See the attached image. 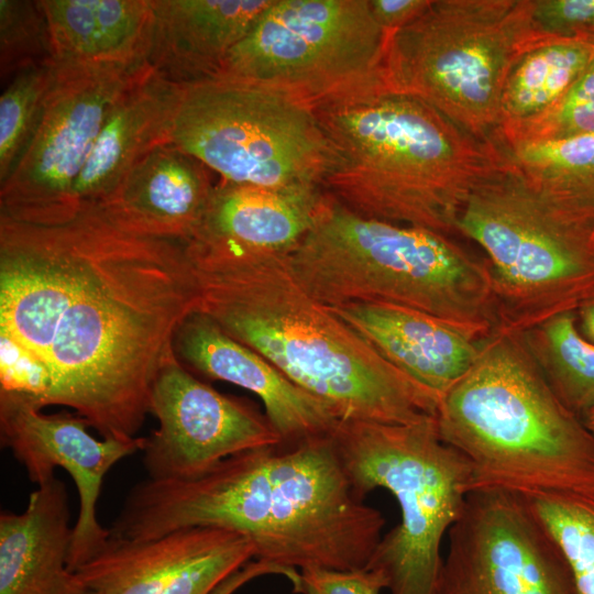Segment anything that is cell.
<instances>
[{
  "instance_id": "14",
  "label": "cell",
  "mask_w": 594,
  "mask_h": 594,
  "mask_svg": "<svg viewBox=\"0 0 594 594\" xmlns=\"http://www.w3.org/2000/svg\"><path fill=\"white\" fill-rule=\"evenodd\" d=\"M150 414L158 427L141 452L153 480L193 477L234 454L283 442L265 415L199 381L176 353L155 380Z\"/></svg>"
},
{
  "instance_id": "4",
  "label": "cell",
  "mask_w": 594,
  "mask_h": 594,
  "mask_svg": "<svg viewBox=\"0 0 594 594\" xmlns=\"http://www.w3.org/2000/svg\"><path fill=\"white\" fill-rule=\"evenodd\" d=\"M327 145L322 189L366 218L457 232L473 190L506 163L482 140L386 82L312 106Z\"/></svg>"
},
{
  "instance_id": "29",
  "label": "cell",
  "mask_w": 594,
  "mask_h": 594,
  "mask_svg": "<svg viewBox=\"0 0 594 594\" xmlns=\"http://www.w3.org/2000/svg\"><path fill=\"white\" fill-rule=\"evenodd\" d=\"M54 61L13 76L0 98V184L12 173L37 125Z\"/></svg>"
},
{
  "instance_id": "18",
  "label": "cell",
  "mask_w": 594,
  "mask_h": 594,
  "mask_svg": "<svg viewBox=\"0 0 594 594\" xmlns=\"http://www.w3.org/2000/svg\"><path fill=\"white\" fill-rule=\"evenodd\" d=\"M329 308L392 365L439 397L472 367L492 333L384 302Z\"/></svg>"
},
{
  "instance_id": "22",
  "label": "cell",
  "mask_w": 594,
  "mask_h": 594,
  "mask_svg": "<svg viewBox=\"0 0 594 594\" xmlns=\"http://www.w3.org/2000/svg\"><path fill=\"white\" fill-rule=\"evenodd\" d=\"M273 0H151L147 62L178 84L215 77Z\"/></svg>"
},
{
  "instance_id": "38",
  "label": "cell",
  "mask_w": 594,
  "mask_h": 594,
  "mask_svg": "<svg viewBox=\"0 0 594 594\" xmlns=\"http://www.w3.org/2000/svg\"><path fill=\"white\" fill-rule=\"evenodd\" d=\"M583 420L585 425L594 432V410L591 411Z\"/></svg>"
},
{
  "instance_id": "27",
  "label": "cell",
  "mask_w": 594,
  "mask_h": 594,
  "mask_svg": "<svg viewBox=\"0 0 594 594\" xmlns=\"http://www.w3.org/2000/svg\"><path fill=\"white\" fill-rule=\"evenodd\" d=\"M519 334L556 396L584 419L594 410V344L581 333L575 310L553 315Z\"/></svg>"
},
{
  "instance_id": "19",
  "label": "cell",
  "mask_w": 594,
  "mask_h": 594,
  "mask_svg": "<svg viewBox=\"0 0 594 594\" xmlns=\"http://www.w3.org/2000/svg\"><path fill=\"white\" fill-rule=\"evenodd\" d=\"M213 188L200 161L164 143L139 160L96 207L125 231L186 243L199 227Z\"/></svg>"
},
{
  "instance_id": "1",
  "label": "cell",
  "mask_w": 594,
  "mask_h": 594,
  "mask_svg": "<svg viewBox=\"0 0 594 594\" xmlns=\"http://www.w3.org/2000/svg\"><path fill=\"white\" fill-rule=\"evenodd\" d=\"M198 293L185 245L125 231L96 207L67 222L0 215V334L45 364L48 406L102 439L138 438Z\"/></svg>"
},
{
  "instance_id": "39",
  "label": "cell",
  "mask_w": 594,
  "mask_h": 594,
  "mask_svg": "<svg viewBox=\"0 0 594 594\" xmlns=\"http://www.w3.org/2000/svg\"><path fill=\"white\" fill-rule=\"evenodd\" d=\"M593 244H594V233H593Z\"/></svg>"
},
{
  "instance_id": "17",
  "label": "cell",
  "mask_w": 594,
  "mask_h": 594,
  "mask_svg": "<svg viewBox=\"0 0 594 594\" xmlns=\"http://www.w3.org/2000/svg\"><path fill=\"white\" fill-rule=\"evenodd\" d=\"M177 358L197 372L256 395L283 443L294 444L333 433L341 421L322 400L309 394L260 353L234 340L195 311L174 339Z\"/></svg>"
},
{
  "instance_id": "28",
  "label": "cell",
  "mask_w": 594,
  "mask_h": 594,
  "mask_svg": "<svg viewBox=\"0 0 594 594\" xmlns=\"http://www.w3.org/2000/svg\"><path fill=\"white\" fill-rule=\"evenodd\" d=\"M526 498L559 546L576 594H594V492Z\"/></svg>"
},
{
  "instance_id": "23",
  "label": "cell",
  "mask_w": 594,
  "mask_h": 594,
  "mask_svg": "<svg viewBox=\"0 0 594 594\" xmlns=\"http://www.w3.org/2000/svg\"><path fill=\"white\" fill-rule=\"evenodd\" d=\"M327 197L320 186L262 187L221 182L188 241L288 253L310 230Z\"/></svg>"
},
{
  "instance_id": "24",
  "label": "cell",
  "mask_w": 594,
  "mask_h": 594,
  "mask_svg": "<svg viewBox=\"0 0 594 594\" xmlns=\"http://www.w3.org/2000/svg\"><path fill=\"white\" fill-rule=\"evenodd\" d=\"M55 62H147L151 0H42Z\"/></svg>"
},
{
  "instance_id": "12",
  "label": "cell",
  "mask_w": 594,
  "mask_h": 594,
  "mask_svg": "<svg viewBox=\"0 0 594 594\" xmlns=\"http://www.w3.org/2000/svg\"><path fill=\"white\" fill-rule=\"evenodd\" d=\"M148 62H55L35 131L0 186V215L52 226L77 213L74 186L119 98Z\"/></svg>"
},
{
  "instance_id": "8",
  "label": "cell",
  "mask_w": 594,
  "mask_h": 594,
  "mask_svg": "<svg viewBox=\"0 0 594 594\" xmlns=\"http://www.w3.org/2000/svg\"><path fill=\"white\" fill-rule=\"evenodd\" d=\"M534 0H429L387 37L384 76L482 140H494L506 78L549 40L531 22Z\"/></svg>"
},
{
  "instance_id": "25",
  "label": "cell",
  "mask_w": 594,
  "mask_h": 594,
  "mask_svg": "<svg viewBox=\"0 0 594 594\" xmlns=\"http://www.w3.org/2000/svg\"><path fill=\"white\" fill-rule=\"evenodd\" d=\"M499 148L509 166L551 209L594 233V131Z\"/></svg>"
},
{
  "instance_id": "15",
  "label": "cell",
  "mask_w": 594,
  "mask_h": 594,
  "mask_svg": "<svg viewBox=\"0 0 594 594\" xmlns=\"http://www.w3.org/2000/svg\"><path fill=\"white\" fill-rule=\"evenodd\" d=\"M88 424L77 414L42 413L31 399L0 391V433L2 447L24 466L37 485L63 468L73 479L79 512L73 526L68 568L75 572L97 556L110 538V529L97 519V502L108 471L122 459L142 451L145 437L122 441L96 439Z\"/></svg>"
},
{
  "instance_id": "7",
  "label": "cell",
  "mask_w": 594,
  "mask_h": 594,
  "mask_svg": "<svg viewBox=\"0 0 594 594\" xmlns=\"http://www.w3.org/2000/svg\"><path fill=\"white\" fill-rule=\"evenodd\" d=\"M340 461L364 499L388 491L400 522L382 536L366 569L389 594H436L441 543L473 491L468 460L440 438L436 416L407 425L340 421L332 433Z\"/></svg>"
},
{
  "instance_id": "21",
  "label": "cell",
  "mask_w": 594,
  "mask_h": 594,
  "mask_svg": "<svg viewBox=\"0 0 594 594\" xmlns=\"http://www.w3.org/2000/svg\"><path fill=\"white\" fill-rule=\"evenodd\" d=\"M66 484L53 476L21 514H0V594H92L68 568L73 540Z\"/></svg>"
},
{
  "instance_id": "31",
  "label": "cell",
  "mask_w": 594,
  "mask_h": 594,
  "mask_svg": "<svg viewBox=\"0 0 594 594\" xmlns=\"http://www.w3.org/2000/svg\"><path fill=\"white\" fill-rule=\"evenodd\" d=\"M0 47L2 76L52 59L40 1L0 0Z\"/></svg>"
},
{
  "instance_id": "2",
  "label": "cell",
  "mask_w": 594,
  "mask_h": 594,
  "mask_svg": "<svg viewBox=\"0 0 594 594\" xmlns=\"http://www.w3.org/2000/svg\"><path fill=\"white\" fill-rule=\"evenodd\" d=\"M385 518L354 490L332 433L249 450L206 472L136 483L111 536L145 540L190 527L246 537L254 560L286 570L365 568Z\"/></svg>"
},
{
  "instance_id": "10",
  "label": "cell",
  "mask_w": 594,
  "mask_h": 594,
  "mask_svg": "<svg viewBox=\"0 0 594 594\" xmlns=\"http://www.w3.org/2000/svg\"><path fill=\"white\" fill-rule=\"evenodd\" d=\"M169 143L233 184L321 187L327 163L312 106L229 77L184 86Z\"/></svg>"
},
{
  "instance_id": "9",
  "label": "cell",
  "mask_w": 594,
  "mask_h": 594,
  "mask_svg": "<svg viewBox=\"0 0 594 594\" xmlns=\"http://www.w3.org/2000/svg\"><path fill=\"white\" fill-rule=\"evenodd\" d=\"M457 231L486 254L499 329L522 332L594 293L593 232L558 215L507 161L473 190Z\"/></svg>"
},
{
  "instance_id": "37",
  "label": "cell",
  "mask_w": 594,
  "mask_h": 594,
  "mask_svg": "<svg viewBox=\"0 0 594 594\" xmlns=\"http://www.w3.org/2000/svg\"><path fill=\"white\" fill-rule=\"evenodd\" d=\"M575 315L581 333L594 344V293L579 305Z\"/></svg>"
},
{
  "instance_id": "40",
  "label": "cell",
  "mask_w": 594,
  "mask_h": 594,
  "mask_svg": "<svg viewBox=\"0 0 594 594\" xmlns=\"http://www.w3.org/2000/svg\"><path fill=\"white\" fill-rule=\"evenodd\" d=\"M593 411V410H592Z\"/></svg>"
},
{
  "instance_id": "26",
  "label": "cell",
  "mask_w": 594,
  "mask_h": 594,
  "mask_svg": "<svg viewBox=\"0 0 594 594\" xmlns=\"http://www.w3.org/2000/svg\"><path fill=\"white\" fill-rule=\"evenodd\" d=\"M593 58L594 37L549 38L526 51L506 78L496 131L549 110Z\"/></svg>"
},
{
  "instance_id": "13",
  "label": "cell",
  "mask_w": 594,
  "mask_h": 594,
  "mask_svg": "<svg viewBox=\"0 0 594 594\" xmlns=\"http://www.w3.org/2000/svg\"><path fill=\"white\" fill-rule=\"evenodd\" d=\"M448 536L436 594H576L559 546L522 495L473 490Z\"/></svg>"
},
{
  "instance_id": "36",
  "label": "cell",
  "mask_w": 594,
  "mask_h": 594,
  "mask_svg": "<svg viewBox=\"0 0 594 594\" xmlns=\"http://www.w3.org/2000/svg\"><path fill=\"white\" fill-rule=\"evenodd\" d=\"M270 574L283 575L287 578L292 584L296 583L299 578V572L297 571L286 570L263 561L254 560L228 576L212 591L211 594H234L246 583Z\"/></svg>"
},
{
  "instance_id": "5",
  "label": "cell",
  "mask_w": 594,
  "mask_h": 594,
  "mask_svg": "<svg viewBox=\"0 0 594 594\" xmlns=\"http://www.w3.org/2000/svg\"><path fill=\"white\" fill-rule=\"evenodd\" d=\"M436 420L442 441L470 463L473 490L594 492V432L556 396L518 332L490 334L440 396Z\"/></svg>"
},
{
  "instance_id": "11",
  "label": "cell",
  "mask_w": 594,
  "mask_h": 594,
  "mask_svg": "<svg viewBox=\"0 0 594 594\" xmlns=\"http://www.w3.org/2000/svg\"><path fill=\"white\" fill-rule=\"evenodd\" d=\"M388 34L369 0H273L215 77L252 81L314 106L385 82Z\"/></svg>"
},
{
  "instance_id": "32",
  "label": "cell",
  "mask_w": 594,
  "mask_h": 594,
  "mask_svg": "<svg viewBox=\"0 0 594 594\" xmlns=\"http://www.w3.org/2000/svg\"><path fill=\"white\" fill-rule=\"evenodd\" d=\"M53 377L43 362L8 336L0 334V391L48 406Z\"/></svg>"
},
{
  "instance_id": "30",
  "label": "cell",
  "mask_w": 594,
  "mask_h": 594,
  "mask_svg": "<svg viewBox=\"0 0 594 594\" xmlns=\"http://www.w3.org/2000/svg\"><path fill=\"white\" fill-rule=\"evenodd\" d=\"M594 131V58L549 110L525 122L499 129L494 139L499 146L561 140Z\"/></svg>"
},
{
  "instance_id": "35",
  "label": "cell",
  "mask_w": 594,
  "mask_h": 594,
  "mask_svg": "<svg viewBox=\"0 0 594 594\" xmlns=\"http://www.w3.org/2000/svg\"><path fill=\"white\" fill-rule=\"evenodd\" d=\"M372 13L388 33L394 32L415 19L429 0H369Z\"/></svg>"
},
{
  "instance_id": "6",
  "label": "cell",
  "mask_w": 594,
  "mask_h": 594,
  "mask_svg": "<svg viewBox=\"0 0 594 594\" xmlns=\"http://www.w3.org/2000/svg\"><path fill=\"white\" fill-rule=\"evenodd\" d=\"M287 256L299 284L327 307L384 302L484 333L499 326L486 262L444 234L363 217L329 195Z\"/></svg>"
},
{
  "instance_id": "34",
  "label": "cell",
  "mask_w": 594,
  "mask_h": 594,
  "mask_svg": "<svg viewBox=\"0 0 594 594\" xmlns=\"http://www.w3.org/2000/svg\"><path fill=\"white\" fill-rule=\"evenodd\" d=\"M299 571V582L294 591L300 594H381L388 586L380 571L366 568L333 570L311 566Z\"/></svg>"
},
{
  "instance_id": "20",
  "label": "cell",
  "mask_w": 594,
  "mask_h": 594,
  "mask_svg": "<svg viewBox=\"0 0 594 594\" xmlns=\"http://www.w3.org/2000/svg\"><path fill=\"white\" fill-rule=\"evenodd\" d=\"M184 84L162 75L150 63L113 106L76 179L78 212L103 202L146 153L169 143Z\"/></svg>"
},
{
  "instance_id": "3",
  "label": "cell",
  "mask_w": 594,
  "mask_h": 594,
  "mask_svg": "<svg viewBox=\"0 0 594 594\" xmlns=\"http://www.w3.org/2000/svg\"><path fill=\"white\" fill-rule=\"evenodd\" d=\"M197 311L328 405L341 421L407 425L440 397L392 365L296 279L287 253L189 241Z\"/></svg>"
},
{
  "instance_id": "16",
  "label": "cell",
  "mask_w": 594,
  "mask_h": 594,
  "mask_svg": "<svg viewBox=\"0 0 594 594\" xmlns=\"http://www.w3.org/2000/svg\"><path fill=\"white\" fill-rule=\"evenodd\" d=\"M255 558L244 536L215 527L182 528L145 540L111 536L75 572L92 594H211Z\"/></svg>"
},
{
  "instance_id": "33",
  "label": "cell",
  "mask_w": 594,
  "mask_h": 594,
  "mask_svg": "<svg viewBox=\"0 0 594 594\" xmlns=\"http://www.w3.org/2000/svg\"><path fill=\"white\" fill-rule=\"evenodd\" d=\"M531 22L548 38L594 37V0H534Z\"/></svg>"
}]
</instances>
